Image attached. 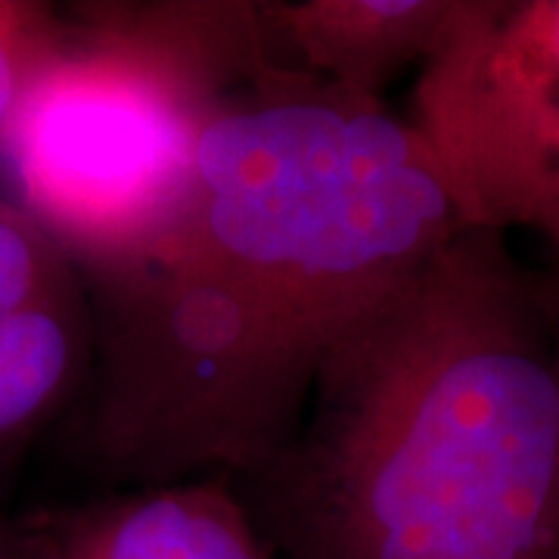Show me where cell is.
Masks as SVG:
<instances>
[{"label": "cell", "mask_w": 559, "mask_h": 559, "mask_svg": "<svg viewBox=\"0 0 559 559\" xmlns=\"http://www.w3.org/2000/svg\"><path fill=\"white\" fill-rule=\"evenodd\" d=\"M463 227L411 119L271 62L209 121L153 237L81 277L94 364L69 454L112 491L255 469L330 345Z\"/></svg>", "instance_id": "cell-1"}, {"label": "cell", "mask_w": 559, "mask_h": 559, "mask_svg": "<svg viewBox=\"0 0 559 559\" xmlns=\"http://www.w3.org/2000/svg\"><path fill=\"white\" fill-rule=\"evenodd\" d=\"M234 481L277 559H559V367L538 271L463 227L364 311Z\"/></svg>", "instance_id": "cell-2"}, {"label": "cell", "mask_w": 559, "mask_h": 559, "mask_svg": "<svg viewBox=\"0 0 559 559\" xmlns=\"http://www.w3.org/2000/svg\"><path fill=\"white\" fill-rule=\"evenodd\" d=\"M53 60L0 131V190L81 277L178 202L209 121L271 66L259 0L66 3Z\"/></svg>", "instance_id": "cell-3"}, {"label": "cell", "mask_w": 559, "mask_h": 559, "mask_svg": "<svg viewBox=\"0 0 559 559\" xmlns=\"http://www.w3.org/2000/svg\"><path fill=\"white\" fill-rule=\"evenodd\" d=\"M466 227L559 255V0H466L411 97Z\"/></svg>", "instance_id": "cell-4"}, {"label": "cell", "mask_w": 559, "mask_h": 559, "mask_svg": "<svg viewBox=\"0 0 559 559\" xmlns=\"http://www.w3.org/2000/svg\"><path fill=\"white\" fill-rule=\"evenodd\" d=\"M32 516L60 559H277L227 476L121 488Z\"/></svg>", "instance_id": "cell-5"}, {"label": "cell", "mask_w": 559, "mask_h": 559, "mask_svg": "<svg viewBox=\"0 0 559 559\" xmlns=\"http://www.w3.org/2000/svg\"><path fill=\"white\" fill-rule=\"evenodd\" d=\"M466 0H259L271 60L358 94L426 66L451 38Z\"/></svg>", "instance_id": "cell-6"}, {"label": "cell", "mask_w": 559, "mask_h": 559, "mask_svg": "<svg viewBox=\"0 0 559 559\" xmlns=\"http://www.w3.org/2000/svg\"><path fill=\"white\" fill-rule=\"evenodd\" d=\"M91 364L94 314L84 283L0 308V491L40 436L72 414Z\"/></svg>", "instance_id": "cell-7"}, {"label": "cell", "mask_w": 559, "mask_h": 559, "mask_svg": "<svg viewBox=\"0 0 559 559\" xmlns=\"http://www.w3.org/2000/svg\"><path fill=\"white\" fill-rule=\"evenodd\" d=\"M66 32V10L38 0H0V131L28 87L53 60Z\"/></svg>", "instance_id": "cell-8"}, {"label": "cell", "mask_w": 559, "mask_h": 559, "mask_svg": "<svg viewBox=\"0 0 559 559\" xmlns=\"http://www.w3.org/2000/svg\"><path fill=\"white\" fill-rule=\"evenodd\" d=\"M0 559H60L53 544L40 532L32 513L3 516L0 513Z\"/></svg>", "instance_id": "cell-9"}, {"label": "cell", "mask_w": 559, "mask_h": 559, "mask_svg": "<svg viewBox=\"0 0 559 559\" xmlns=\"http://www.w3.org/2000/svg\"><path fill=\"white\" fill-rule=\"evenodd\" d=\"M538 293L544 314H547V326H550V340H554L559 367V255H550L547 267L538 271Z\"/></svg>", "instance_id": "cell-10"}]
</instances>
